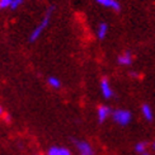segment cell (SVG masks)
I'll list each match as a JSON object with an SVG mask.
<instances>
[{"instance_id":"obj_17","label":"cell","mask_w":155,"mask_h":155,"mask_svg":"<svg viewBox=\"0 0 155 155\" xmlns=\"http://www.w3.org/2000/svg\"><path fill=\"white\" fill-rule=\"evenodd\" d=\"M153 150L155 151V141H154V143H153Z\"/></svg>"},{"instance_id":"obj_12","label":"cell","mask_w":155,"mask_h":155,"mask_svg":"<svg viewBox=\"0 0 155 155\" xmlns=\"http://www.w3.org/2000/svg\"><path fill=\"white\" fill-rule=\"evenodd\" d=\"M135 151H136L137 154H144L145 151H147V143H145V141H140V143H137L136 145H135Z\"/></svg>"},{"instance_id":"obj_5","label":"cell","mask_w":155,"mask_h":155,"mask_svg":"<svg viewBox=\"0 0 155 155\" xmlns=\"http://www.w3.org/2000/svg\"><path fill=\"white\" fill-rule=\"evenodd\" d=\"M97 116H98V122L103 124L109 116H112V109L107 106H99L97 109Z\"/></svg>"},{"instance_id":"obj_6","label":"cell","mask_w":155,"mask_h":155,"mask_svg":"<svg viewBox=\"0 0 155 155\" xmlns=\"http://www.w3.org/2000/svg\"><path fill=\"white\" fill-rule=\"evenodd\" d=\"M132 61H134V57H132L131 52H128V51H126V52H124L122 55H120L117 57V62L120 64V65H122V66L131 65Z\"/></svg>"},{"instance_id":"obj_1","label":"cell","mask_w":155,"mask_h":155,"mask_svg":"<svg viewBox=\"0 0 155 155\" xmlns=\"http://www.w3.org/2000/svg\"><path fill=\"white\" fill-rule=\"evenodd\" d=\"M54 10H55V6H50V8L47 9L46 12V14L43 15V18L41 19V22L38 23L37 27L32 31V33L29 35V38H28V41L31 43H33L36 42L38 38H40L42 36V33L45 32V29H46L48 27V24H50V21H51V18H52V14H54Z\"/></svg>"},{"instance_id":"obj_9","label":"cell","mask_w":155,"mask_h":155,"mask_svg":"<svg viewBox=\"0 0 155 155\" xmlns=\"http://www.w3.org/2000/svg\"><path fill=\"white\" fill-rule=\"evenodd\" d=\"M141 113H143L144 118L147 122H151L154 120V112L149 104H143V107H141Z\"/></svg>"},{"instance_id":"obj_10","label":"cell","mask_w":155,"mask_h":155,"mask_svg":"<svg viewBox=\"0 0 155 155\" xmlns=\"http://www.w3.org/2000/svg\"><path fill=\"white\" fill-rule=\"evenodd\" d=\"M108 33V24L107 23H101L97 28V37L98 40H104Z\"/></svg>"},{"instance_id":"obj_15","label":"cell","mask_w":155,"mask_h":155,"mask_svg":"<svg viewBox=\"0 0 155 155\" xmlns=\"http://www.w3.org/2000/svg\"><path fill=\"white\" fill-rule=\"evenodd\" d=\"M3 113H4V111H3V108H2V106H0V116H3Z\"/></svg>"},{"instance_id":"obj_13","label":"cell","mask_w":155,"mask_h":155,"mask_svg":"<svg viewBox=\"0 0 155 155\" xmlns=\"http://www.w3.org/2000/svg\"><path fill=\"white\" fill-rule=\"evenodd\" d=\"M23 2H24V0H13L12 4H10V9H12V10L18 9L19 6H21V5L23 4Z\"/></svg>"},{"instance_id":"obj_7","label":"cell","mask_w":155,"mask_h":155,"mask_svg":"<svg viewBox=\"0 0 155 155\" xmlns=\"http://www.w3.org/2000/svg\"><path fill=\"white\" fill-rule=\"evenodd\" d=\"M98 4L106 6V8H109V9H113L116 12H118L121 9V5L117 0H95Z\"/></svg>"},{"instance_id":"obj_18","label":"cell","mask_w":155,"mask_h":155,"mask_svg":"<svg viewBox=\"0 0 155 155\" xmlns=\"http://www.w3.org/2000/svg\"><path fill=\"white\" fill-rule=\"evenodd\" d=\"M0 9H2V0H0Z\"/></svg>"},{"instance_id":"obj_3","label":"cell","mask_w":155,"mask_h":155,"mask_svg":"<svg viewBox=\"0 0 155 155\" xmlns=\"http://www.w3.org/2000/svg\"><path fill=\"white\" fill-rule=\"evenodd\" d=\"M76 149L79 151V155H94V150L92 145H90L88 141H76L75 143Z\"/></svg>"},{"instance_id":"obj_16","label":"cell","mask_w":155,"mask_h":155,"mask_svg":"<svg viewBox=\"0 0 155 155\" xmlns=\"http://www.w3.org/2000/svg\"><path fill=\"white\" fill-rule=\"evenodd\" d=\"M141 155H150V153H149V151H145L144 154H141Z\"/></svg>"},{"instance_id":"obj_14","label":"cell","mask_w":155,"mask_h":155,"mask_svg":"<svg viewBox=\"0 0 155 155\" xmlns=\"http://www.w3.org/2000/svg\"><path fill=\"white\" fill-rule=\"evenodd\" d=\"M131 76H132V78H139V74L135 73V71H132V73H131Z\"/></svg>"},{"instance_id":"obj_11","label":"cell","mask_w":155,"mask_h":155,"mask_svg":"<svg viewBox=\"0 0 155 155\" xmlns=\"http://www.w3.org/2000/svg\"><path fill=\"white\" fill-rule=\"evenodd\" d=\"M47 83H48V85H50L51 88H54V89H60V88H61V81H60V79H57L56 76L48 78Z\"/></svg>"},{"instance_id":"obj_2","label":"cell","mask_w":155,"mask_h":155,"mask_svg":"<svg viewBox=\"0 0 155 155\" xmlns=\"http://www.w3.org/2000/svg\"><path fill=\"white\" fill-rule=\"evenodd\" d=\"M112 118L120 126H127L132 120V113L127 109H116L112 112Z\"/></svg>"},{"instance_id":"obj_8","label":"cell","mask_w":155,"mask_h":155,"mask_svg":"<svg viewBox=\"0 0 155 155\" xmlns=\"http://www.w3.org/2000/svg\"><path fill=\"white\" fill-rule=\"evenodd\" d=\"M47 155H71L69 149L66 147H60V146H52L48 150Z\"/></svg>"},{"instance_id":"obj_4","label":"cell","mask_w":155,"mask_h":155,"mask_svg":"<svg viewBox=\"0 0 155 155\" xmlns=\"http://www.w3.org/2000/svg\"><path fill=\"white\" fill-rule=\"evenodd\" d=\"M101 92L106 99H109L113 97V89H112L111 84H109V80L107 78H103L101 80Z\"/></svg>"}]
</instances>
